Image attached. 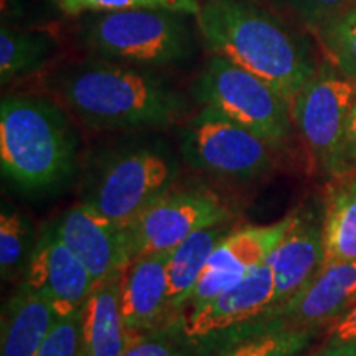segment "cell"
<instances>
[{
    "label": "cell",
    "instance_id": "484cf974",
    "mask_svg": "<svg viewBox=\"0 0 356 356\" xmlns=\"http://www.w3.org/2000/svg\"><path fill=\"white\" fill-rule=\"evenodd\" d=\"M79 355H81V310L66 317H58L35 356Z\"/></svg>",
    "mask_w": 356,
    "mask_h": 356
},
{
    "label": "cell",
    "instance_id": "52a82bcc",
    "mask_svg": "<svg viewBox=\"0 0 356 356\" xmlns=\"http://www.w3.org/2000/svg\"><path fill=\"white\" fill-rule=\"evenodd\" d=\"M195 96L203 106L254 132L277 154L287 149L293 127L291 106L249 71L213 55L197 79Z\"/></svg>",
    "mask_w": 356,
    "mask_h": 356
},
{
    "label": "cell",
    "instance_id": "7a4b0ae2",
    "mask_svg": "<svg viewBox=\"0 0 356 356\" xmlns=\"http://www.w3.org/2000/svg\"><path fill=\"white\" fill-rule=\"evenodd\" d=\"M55 86L71 113L96 131L168 127L186 111L184 96L157 74L102 58L65 68Z\"/></svg>",
    "mask_w": 356,
    "mask_h": 356
},
{
    "label": "cell",
    "instance_id": "f546056e",
    "mask_svg": "<svg viewBox=\"0 0 356 356\" xmlns=\"http://www.w3.org/2000/svg\"><path fill=\"white\" fill-rule=\"evenodd\" d=\"M345 152H346V162H348V167L356 168V102L353 109H351L348 126H346Z\"/></svg>",
    "mask_w": 356,
    "mask_h": 356
},
{
    "label": "cell",
    "instance_id": "30bf717a",
    "mask_svg": "<svg viewBox=\"0 0 356 356\" xmlns=\"http://www.w3.org/2000/svg\"><path fill=\"white\" fill-rule=\"evenodd\" d=\"M234 216L233 208L210 186L175 184L124 229L129 261L167 254L195 231L229 222Z\"/></svg>",
    "mask_w": 356,
    "mask_h": 356
},
{
    "label": "cell",
    "instance_id": "5b68a950",
    "mask_svg": "<svg viewBox=\"0 0 356 356\" xmlns=\"http://www.w3.org/2000/svg\"><path fill=\"white\" fill-rule=\"evenodd\" d=\"M273 305L274 279L264 262L210 300L181 309L167 330L197 356H211L244 338L284 327L264 318Z\"/></svg>",
    "mask_w": 356,
    "mask_h": 356
},
{
    "label": "cell",
    "instance_id": "d4e9b609",
    "mask_svg": "<svg viewBox=\"0 0 356 356\" xmlns=\"http://www.w3.org/2000/svg\"><path fill=\"white\" fill-rule=\"evenodd\" d=\"M55 2L68 15L132 10V8H162V10L181 12L197 17L202 8L198 0H55Z\"/></svg>",
    "mask_w": 356,
    "mask_h": 356
},
{
    "label": "cell",
    "instance_id": "7c38bea8",
    "mask_svg": "<svg viewBox=\"0 0 356 356\" xmlns=\"http://www.w3.org/2000/svg\"><path fill=\"white\" fill-rule=\"evenodd\" d=\"M291 218L287 215L273 225L243 226L231 231L213 251L190 299L181 309L210 300L243 280L257 266L264 264L287 231Z\"/></svg>",
    "mask_w": 356,
    "mask_h": 356
},
{
    "label": "cell",
    "instance_id": "8fae6325",
    "mask_svg": "<svg viewBox=\"0 0 356 356\" xmlns=\"http://www.w3.org/2000/svg\"><path fill=\"white\" fill-rule=\"evenodd\" d=\"M22 286L43 297L58 317L81 310L96 287L83 261L47 225L35 239V246L22 274Z\"/></svg>",
    "mask_w": 356,
    "mask_h": 356
},
{
    "label": "cell",
    "instance_id": "ffe728a7",
    "mask_svg": "<svg viewBox=\"0 0 356 356\" xmlns=\"http://www.w3.org/2000/svg\"><path fill=\"white\" fill-rule=\"evenodd\" d=\"M233 229L231 221L207 226V228L191 233L188 238L170 251L168 254V282H170V309L173 322H175L181 307L190 299L213 251Z\"/></svg>",
    "mask_w": 356,
    "mask_h": 356
},
{
    "label": "cell",
    "instance_id": "4dcf8cb0",
    "mask_svg": "<svg viewBox=\"0 0 356 356\" xmlns=\"http://www.w3.org/2000/svg\"><path fill=\"white\" fill-rule=\"evenodd\" d=\"M314 356H356V341L332 346V348H318Z\"/></svg>",
    "mask_w": 356,
    "mask_h": 356
},
{
    "label": "cell",
    "instance_id": "e0dca14e",
    "mask_svg": "<svg viewBox=\"0 0 356 356\" xmlns=\"http://www.w3.org/2000/svg\"><path fill=\"white\" fill-rule=\"evenodd\" d=\"M122 270L96 284L84 302L79 356H122L132 341L121 314Z\"/></svg>",
    "mask_w": 356,
    "mask_h": 356
},
{
    "label": "cell",
    "instance_id": "cb8c5ba5",
    "mask_svg": "<svg viewBox=\"0 0 356 356\" xmlns=\"http://www.w3.org/2000/svg\"><path fill=\"white\" fill-rule=\"evenodd\" d=\"M328 61L356 83V3L317 29Z\"/></svg>",
    "mask_w": 356,
    "mask_h": 356
},
{
    "label": "cell",
    "instance_id": "d6986e66",
    "mask_svg": "<svg viewBox=\"0 0 356 356\" xmlns=\"http://www.w3.org/2000/svg\"><path fill=\"white\" fill-rule=\"evenodd\" d=\"M322 215L325 262L356 261V168L328 180Z\"/></svg>",
    "mask_w": 356,
    "mask_h": 356
},
{
    "label": "cell",
    "instance_id": "9c48e42d",
    "mask_svg": "<svg viewBox=\"0 0 356 356\" xmlns=\"http://www.w3.org/2000/svg\"><path fill=\"white\" fill-rule=\"evenodd\" d=\"M275 154L254 132L208 106H203L181 129L185 162L221 180H257L273 170Z\"/></svg>",
    "mask_w": 356,
    "mask_h": 356
},
{
    "label": "cell",
    "instance_id": "3957f363",
    "mask_svg": "<svg viewBox=\"0 0 356 356\" xmlns=\"http://www.w3.org/2000/svg\"><path fill=\"white\" fill-rule=\"evenodd\" d=\"M79 137L70 115L50 97L7 95L0 102V167L25 193H50L78 168Z\"/></svg>",
    "mask_w": 356,
    "mask_h": 356
},
{
    "label": "cell",
    "instance_id": "ba28073f",
    "mask_svg": "<svg viewBox=\"0 0 356 356\" xmlns=\"http://www.w3.org/2000/svg\"><path fill=\"white\" fill-rule=\"evenodd\" d=\"M356 102V83L330 61L320 63L315 74L291 104L292 122L322 175L332 178L346 170L345 137Z\"/></svg>",
    "mask_w": 356,
    "mask_h": 356
},
{
    "label": "cell",
    "instance_id": "277c9868",
    "mask_svg": "<svg viewBox=\"0 0 356 356\" xmlns=\"http://www.w3.org/2000/svg\"><path fill=\"white\" fill-rule=\"evenodd\" d=\"M79 40L102 60L129 66L181 63L195 47L186 13L162 8L88 13Z\"/></svg>",
    "mask_w": 356,
    "mask_h": 356
},
{
    "label": "cell",
    "instance_id": "4316f807",
    "mask_svg": "<svg viewBox=\"0 0 356 356\" xmlns=\"http://www.w3.org/2000/svg\"><path fill=\"white\" fill-rule=\"evenodd\" d=\"M122 356H197L168 330L132 338Z\"/></svg>",
    "mask_w": 356,
    "mask_h": 356
},
{
    "label": "cell",
    "instance_id": "7402d4cb",
    "mask_svg": "<svg viewBox=\"0 0 356 356\" xmlns=\"http://www.w3.org/2000/svg\"><path fill=\"white\" fill-rule=\"evenodd\" d=\"M318 333L322 332L315 328L277 327L244 338L211 356H305Z\"/></svg>",
    "mask_w": 356,
    "mask_h": 356
},
{
    "label": "cell",
    "instance_id": "6da1fadb",
    "mask_svg": "<svg viewBox=\"0 0 356 356\" xmlns=\"http://www.w3.org/2000/svg\"><path fill=\"white\" fill-rule=\"evenodd\" d=\"M197 25L213 55L273 86L289 106L318 68L309 42L251 0H204Z\"/></svg>",
    "mask_w": 356,
    "mask_h": 356
},
{
    "label": "cell",
    "instance_id": "8992f818",
    "mask_svg": "<svg viewBox=\"0 0 356 356\" xmlns=\"http://www.w3.org/2000/svg\"><path fill=\"white\" fill-rule=\"evenodd\" d=\"M177 159L159 145H131L97 160L83 188V203L126 229L177 184Z\"/></svg>",
    "mask_w": 356,
    "mask_h": 356
},
{
    "label": "cell",
    "instance_id": "f1b7e54d",
    "mask_svg": "<svg viewBox=\"0 0 356 356\" xmlns=\"http://www.w3.org/2000/svg\"><path fill=\"white\" fill-rule=\"evenodd\" d=\"M322 333L323 341L320 348H332V346L356 341V302L343 315H340L335 322L325 327Z\"/></svg>",
    "mask_w": 356,
    "mask_h": 356
},
{
    "label": "cell",
    "instance_id": "2e32d148",
    "mask_svg": "<svg viewBox=\"0 0 356 356\" xmlns=\"http://www.w3.org/2000/svg\"><path fill=\"white\" fill-rule=\"evenodd\" d=\"M291 225L266 259L274 279V305L291 299L325 264L323 215L317 210L291 213Z\"/></svg>",
    "mask_w": 356,
    "mask_h": 356
},
{
    "label": "cell",
    "instance_id": "44dd1931",
    "mask_svg": "<svg viewBox=\"0 0 356 356\" xmlns=\"http://www.w3.org/2000/svg\"><path fill=\"white\" fill-rule=\"evenodd\" d=\"M56 40L44 30L0 29V81L3 86L42 70L55 55Z\"/></svg>",
    "mask_w": 356,
    "mask_h": 356
},
{
    "label": "cell",
    "instance_id": "4fadbf2b",
    "mask_svg": "<svg viewBox=\"0 0 356 356\" xmlns=\"http://www.w3.org/2000/svg\"><path fill=\"white\" fill-rule=\"evenodd\" d=\"M356 302V261L325 262L296 296L273 307L264 318L286 327L322 332Z\"/></svg>",
    "mask_w": 356,
    "mask_h": 356
},
{
    "label": "cell",
    "instance_id": "603a6c76",
    "mask_svg": "<svg viewBox=\"0 0 356 356\" xmlns=\"http://www.w3.org/2000/svg\"><path fill=\"white\" fill-rule=\"evenodd\" d=\"M33 246L30 221L24 213L3 203L0 213V273L3 280L24 274Z\"/></svg>",
    "mask_w": 356,
    "mask_h": 356
},
{
    "label": "cell",
    "instance_id": "ac0fdd59",
    "mask_svg": "<svg viewBox=\"0 0 356 356\" xmlns=\"http://www.w3.org/2000/svg\"><path fill=\"white\" fill-rule=\"evenodd\" d=\"M56 318L43 297L20 284L2 310L0 356H35Z\"/></svg>",
    "mask_w": 356,
    "mask_h": 356
},
{
    "label": "cell",
    "instance_id": "83f0119b",
    "mask_svg": "<svg viewBox=\"0 0 356 356\" xmlns=\"http://www.w3.org/2000/svg\"><path fill=\"white\" fill-rule=\"evenodd\" d=\"M286 3L305 24L315 29L346 10L356 0H286Z\"/></svg>",
    "mask_w": 356,
    "mask_h": 356
},
{
    "label": "cell",
    "instance_id": "5bb4252c",
    "mask_svg": "<svg viewBox=\"0 0 356 356\" xmlns=\"http://www.w3.org/2000/svg\"><path fill=\"white\" fill-rule=\"evenodd\" d=\"M168 254L139 256L124 267L121 314L132 338L167 330L173 323Z\"/></svg>",
    "mask_w": 356,
    "mask_h": 356
},
{
    "label": "cell",
    "instance_id": "9a60e30c",
    "mask_svg": "<svg viewBox=\"0 0 356 356\" xmlns=\"http://www.w3.org/2000/svg\"><path fill=\"white\" fill-rule=\"evenodd\" d=\"M50 225L58 238L88 267L96 284L127 266L129 251L124 229L89 204H74Z\"/></svg>",
    "mask_w": 356,
    "mask_h": 356
}]
</instances>
